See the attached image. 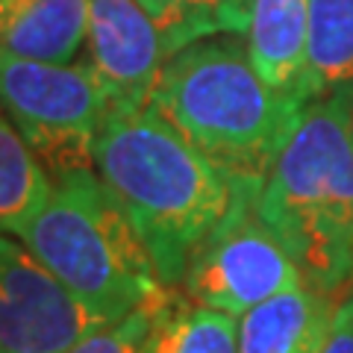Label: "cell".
<instances>
[{
    "label": "cell",
    "mask_w": 353,
    "mask_h": 353,
    "mask_svg": "<svg viewBox=\"0 0 353 353\" xmlns=\"http://www.w3.org/2000/svg\"><path fill=\"white\" fill-rule=\"evenodd\" d=\"M94 171L150 253L165 285H180L194 248L230 203V180L153 106L106 109Z\"/></svg>",
    "instance_id": "cell-1"
},
{
    "label": "cell",
    "mask_w": 353,
    "mask_h": 353,
    "mask_svg": "<svg viewBox=\"0 0 353 353\" xmlns=\"http://www.w3.org/2000/svg\"><path fill=\"white\" fill-rule=\"evenodd\" d=\"M148 106L227 180L265 183L306 101L265 83L248 41L224 32L171 53Z\"/></svg>",
    "instance_id": "cell-2"
},
{
    "label": "cell",
    "mask_w": 353,
    "mask_h": 353,
    "mask_svg": "<svg viewBox=\"0 0 353 353\" xmlns=\"http://www.w3.org/2000/svg\"><path fill=\"white\" fill-rule=\"evenodd\" d=\"M309 289H353V118L347 94L315 97L256 197Z\"/></svg>",
    "instance_id": "cell-3"
},
{
    "label": "cell",
    "mask_w": 353,
    "mask_h": 353,
    "mask_svg": "<svg viewBox=\"0 0 353 353\" xmlns=\"http://www.w3.org/2000/svg\"><path fill=\"white\" fill-rule=\"evenodd\" d=\"M18 236L101 324L121 321L165 283L136 230L94 168L53 180V192Z\"/></svg>",
    "instance_id": "cell-4"
},
{
    "label": "cell",
    "mask_w": 353,
    "mask_h": 353,
    "mask_svg": "<svg viewBox=\"0 0 353 353\" xmlns=\"http://www.w3.org/2000/svg\"><path fill=\"white\" fill-rule=\"evenodd\" d=\"M0 109L57 180L94 168L109 101L88 62H44L0 50Z\"/></svg>",
    "instance_id": "cell-5"
},
{
    "label": "cell",
    "mask_w": 353,
    "mask_h": 353,
    "mask_svg": "<svg viewBox=\"0 0 353 353\" xmlns=\"http://www.w3.org/2000/svg\"><path fill=\"white\" fill-rule=\"evenodd\" d=\"M259 189L262 183L230 180L227 212L185 265L183 292L192 301L241 315L271 294L303 283L297 265L259 215Z\"/></svg>",
    "instance_id": "cell-6"
},
{
    "label": "cell",
    "mask_w": 353,
    "mask_h": 353,
    "mask_svg": "<svg viewBox=\"0 0 353 353\" xmlns=\"http://www.w3.org/2000/svg\"><path fill=\"white\" fill-rule=\"evenodd\" d=\"M97 327L24 241L0 233V353H65Z\"/></svg>",
    "instance_id": "cell-7"
},
{
    "label": "cell",
    "mask_w": 353,
    "mask_h": 353,
    "mask_svg": "<svg viewBox=\"0 0 353 353\" xmlns=\"http://www.w3.org/2000/svg\"><path fill=\"white\" fill-rule=\"evenodd\" d=\"M85 41L88 68L101 83L109 109L148 106L165 50L145 6L139 0H92Z\"/></svg>",
    "instance_id": "cell-8"
},
{
    "label": "cell",
    "mask_w": 353,
    "mask_h": 353,
    "mask_svg": "<svg viewBox=\"0 0 353 353\" xmlns=\"http://www.w3.org/2000/svg\"><path fill=\"white\" fill-rule=\"evenodd\" d=\"M309 0H253L248 53L265 83L309 103Z\"/></svg>",
    "instance_id": "cell-9"
},
{
    "label": "cell",
    "mask_w": 353,
    "mask_h": 353,
    "mask_svg": "<svg viewBox=\"0 0 353 353\" xmlns=\"http://www.w3.org/2000/svg\"><path fill=\"white\" fill-rule=\"evenodd\" d=\"M92 0H0V50L74 62L88 36Z\"/></svg>",
    "instance_id": "cell-10"
},
{
    "label": "cell",
    "mask_w": 353,
    "mask_h": 353,
    "mask_svg": "<svg viewBox=\"0 0 353 353\" xmlns=\"http://www.w3.org/2000/svg\"><path fill=\"white\" fill-rule=\"evenodd\" d=\"M336 297L297 283L241 312L239 353H297L327 333Z\"/></svg>",
    "instance_id": "cell-11"
},
{
    "label": "cell",
    "mask_w": 353,
    "mask_h": 353,
    "mask_svg": "<svg viewBox=\"0 0 353 353\" xmlns=\"http://www.w3.org/2000/svg\"><path fill=\"white\" fill-rule=\"evenodd\" d=\"M139 353H239V321L165 285Z\"/></svg>",
    "instance_id": "cell-12"
},
{
    "label": "cell",
    "mask_w": 353,
    "mask_h": 353,
    "mask_svg": "<svg viewBox=\"0 0 353 353\" xmlns=\"http://www.w3.org/2000/svg\"><path fill=\"white\" fill-rule=\"evenodd\" d=\"M309 101L353 94V0H309Z\"/></svg>",
    "instance_id": "cell-13"
},
{
    "label": "cell",
    "mask_w": 353,
    "mask_h": 353,
    "mask_svg": "<svg viewBox=\"0 0 353 353\" xmlns=\"http://www.w3.org/2000/svg\"><path fill=\"white\" fill-rule=\"evenodd\" d=\"M53 176L0 109V233H15L48 203Z\"/></svg>",
    "instance_id": "cell-14"
},
{
    "label": "cell",
    "mask_w": 353,
    "mask_h": 353,
    "mask_svg": "<svg viewBox=\"0 0 353 353\" xmlns=\"http://www.w3.org/2000/svg\"><path fill=\"white\" fill-rule=\"evenodd\" d=\"M159 30L165 59L189 44L224 36V32H248L253 0H139Z\"/></svg>",
    "instance_id": "cell-15"
},
{
    "label": "cell",
    "mask_w": 353,
    "mask_h": 353,
    "mask_svg": "<svg viewBox=\"0 0 353 353\" xmlns=\"http://www.w3.org/2000/svg\"><path fill=\"white\" fill-rule=\"evenodd\" d=\"M162 292H165V289H162ZM162 292H159V294H162ZM159 294L150 297L145 306L132 309V312L124 315L121 321L97 327L94 333H88L85 339H80L71 350H65V353H139L141 341H145L148 330H150L153 312H157Z\"/></svg>",
    "instance_id": "cell-16"
},
{
    "label": "cell",
    "mask_w": 353,
    "mask_h": 353,
    "mask_svg": "<svg viewBox=\"0 0 353 353\" xmlns=\"http://www.w3.org/2000/svg\"><path fill=\"white\" fill-rule=\"evenodd\" d=\"M318 353H353V289L336 301Z\"/></svg>",
    "instance_id": "cell-17"
},
{
    "label": "cell",
    "mask_w": 353,
    "mask_h": 353,
    "mask_svg": "<svg viewBox=\"0 0 353 353\" xmlns=\"http://www.w3.org/2000/svg\"><path fill=\"white\" fill-rule=\"evenodd\" d=\"M321 341H324V336H318V339H312L306 347H301L297 353H318V350H321Z\"/></svg>",
    "instance_id": "cell-18"
},
{
    "label": "cell",
    "mask_w": 353,
    "mask_h": 353,
    "mask_svg": "<svg viewBox=\"0 0 353 353\" xmlns=\"http://www.w3.org/2000/svg\"><path fill=\"white\" fill-rule=\"evenodd\" d=\"M347 101H350V118H353V94H347Z\"/></svg>",
    "instance_id": "cell-19"
}]
</instances>
